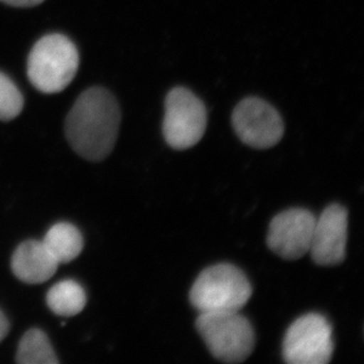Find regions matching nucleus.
Masks as SVG:
<instances>
[{"label": "nucleus", "instance_id": "nucleus-1", "mask_svg": "<svg viewBox=\"0 0 364 364\" xmlns=\"http://www.w3.org/2000/svg\"><path fill=\"white\" fill-rule=\"evenodd\" d=\"M121 110L114 95L95 86L77 98L65 121L66 139L82 159L100 162L114 150Z\"/></svg>", "mask_w": 364, "mask_h": 364}, {"label": "nucleus", "instance_id": "nucleus-9", "mask_svg": "<svg viewBox=\"0 0 364 364\" xmlns=\"http://www.w3.org/2000/svg\"><path fill=\"white\" fill-rule=\"evenodd\" d=\"M348 240V211L340 204H331L316 218L309 252L321 267L338 265L346 258Z\"/></svg>", "mask_w": 364, "mask_h": 364}, {"label": "nucleus", "instance_id": "nucleus-14", "mask_svg": "<svg viewBox=\"0 0 364 364\" xmlns=\"http://www.w3.org/2000/svg\"><path fill=\"white\" fill-rule=\"evenodd\" d=\"M24 98L12 80L0 73V121H11L19 116Z\"/></svg>", "mask_w": 364, "mask_h": 364}, {"label": "nucleus", "instance_id": "nucleus-12", "mask_svg": "<svg viewBox=\"0 0 364 364\" xmlns=\"http://www.w3.org/2000/svg\"><path fill=\"white\" fill-rule=\"evenodd\" d=\"M46 303L58 316H75L85 308L86 294L75 281H63L48 290Z\"/></svg>", "mask_w": 364, "mask_h": 364}, {"label": "nucleus", "instance_id": "nucleus-13", "mask_svg": "<svg viewBox=\"0 0 364 364\" xmlns=\"http://www.w3.org/2000/svg\"><path fill=\"white\" fill-rule=\"evenodd\" d=\"M17 362L21 364H55L58 358L48 336L41 330L31 329L21 338L17 351Z\"/></svg>", "mask_w": 364, "mask_h": 364}, {"label": "nucleus", "instance_id": "nucleus-5", "mask_svg": "<svg viewBox=\"0 0 364 364\" xmlns=\"http://www.w3.org/2000/svg\"><path fill=\"white\" fill-rule=\"evenodd\" d=\"M205 107L189 89L177 86L165 98L163 136L176 150L193 148L205 134Z\"/></svg>", "mask_w": 364, "mask_h": 364}, {"label": "nucleus", "instance_id": "nucleus-10", "mask_svg": "<svg viewBox=\"0 0 364 364\" xmlns=\"http://www.w3.org/2000/svg\"><path fill=\"white\" fill-rule=\"evenodd\" d=\"M59 263L43 242L21 243L12 256V272L28 284H41L55 275Z\"/></svg>", "mask_w": 364, "mask_h": 364}, {"label": "nucleus", "instance_id": "nucleus-2", "mask_svg": "<svg viewBox=\"0 0 364 364\" xmlns=\"http://www.w3.org/2000/svg\"><path fill=\"white\" fill-rule=\"evenodd\" d=\"M80 53L76 45L63 35H48L32 48L28 59V76L43 93L65 90L76 76Z\"/></svg>", "mask_w": 364, "mask_h": 364}, {"label": "nucleus", "instance_id": "nucleus-7", "mask_svg": "<svg viewBox=\"0 0 364 364\" xmlns=\"http://www.w3.org/2000/svg\"><path fill=\"white\" fill-rule=\"evenodd\" d=\"M232 127L244 144L261 150L279 144L284 134L279 111L257 97H247L237 104L232 112Z\"/></svg>", "mask_w": 364, "mask_h": 364}, {"label": "nucleus", "instance_id": "nucleus-6", "mask_svg": "<svg viewBox=\"0 0 364 364\" xmlns=\"http://www.w3.org/2000/svg\"><path fill=\"white\" fill-rule=\"evenodd\" d=\"M282 354L289 364H326L333 354V326L321 314L299 317L289 326Z\"/></svg>", "mask_w": 364, "mask_h": 364}, {"label": "nucleus", "instance_id": "nucleus-4", "mask_svg": "<svg viewBox=\"0 0 364 364\" xmlns=\"http://www.w3.org/2000/svg\"><path fill=\"white\" fill-rule=\"evenodd\" d=\"M196 328L211 355L220 361L241 363L254 351V328L240 311L200 313Z\"/></svg>", "mask_w": 364, "mask_h": 364}, {"label": "nucleus", "instance_id": "nucleus-15", "mask_svg": "<svg viewBox=\"0 0 364 364\" xmlns=\"http://www.w3.org/2000/svg\"><path fill=\"white\" fill-rule=\"evenodd\" d=\"M0 1L11 5V6L32 7L37 6L39 4L43 3L44 0H0Z\"/></svg>", "mask_w": 364, "mask_h": 364}, {"label": "nucleus", "instance_id": "nucleus-11", "mask_svg": "<svg viewBox=\"0 0 364 364\" xmlns=\"http://www.w3.org/2000/svg\"><path fill=\"white\" fill-rule=\"evenodd\" d=\"M43 243L59 264L73 261L80 256L84 247V240L80 231L69 223L53 225L48 231Z\"/></svg>", "mask_w": 364, "mask_h": 364}, {"label": "nucleus", "instance_id": "nucleus-8", "mask_svg": "<svg viewBox=\"0 0 364 364\" xmlns=\"http://www.w3.org/2000/svg\"><path fill=\"white\" fill-rule=\"evenodd\" d=\"M316 217L309 210H285L272 218L267 237L268 247L287 261L303 257L309 252Z\"/></svg>", "mask_w": 364, "mask_h": 364}, {"label": "nucleus", "instance_id": "nucleus-3", "mask_svg": "<svg viewBox=\"0 0 364 364\" xmlns=\"http://www.w3.org/2000/svg\"><path fill=\"white\" fill-rule=\"evenodd\" d=\"M251 295L250 282L241 269L220 263L200 272L189 297L198 313H218L241 311Z\"/></svg>", "mask_w": 364, "mask_h": 364}, {"label": "nucleus", "instance_id": "nucleus-16", "mask_svg": "<svg viewBox=\"0 0 364 364\" xmlns=\"http://www.w3.org/2000/svg\"><path fill=\"white\" fill-rule=\"evenodd\" d=\"M9 330H10L9 321H7L6 316L4 315L3 311L0 310V342L5 338L7 333H9Z\"/></svg>", "mask_w": 364, "mask_h": 364}]
</instances>
